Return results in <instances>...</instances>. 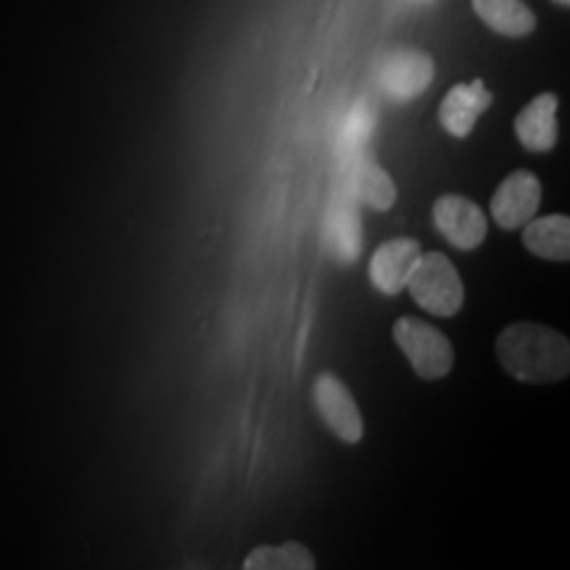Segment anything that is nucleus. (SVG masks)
<instances>
[{
    "label": "nucleus",
    "mask_w": 570,
    "mask_h": 570,
    "mask_svg": "<svg viewBox=\"0 0 570 570\" xmlns=\"http://www.w3.org/2000/svg\"><path fill=\"white\" fill-rule=\"evenodd\" d=\"M502 367L523 383H558L570 370V344L562 333L539 323H515L497 338Z\"/></svg>",
    "instance_id": "obj_1"
},
{
    "label": "nucleus",
    "mask_w": 570,
    "mask_h": 570,
    "mask_svg": "<svg viewBox=\"0 0 570 570\" xmlns=\"http://www.w3.org/2000/svg\"><path fill=\"white\" fill-rule=\"evenodd\" d=\"M407 288L417 306H423L425 312L436 317L458 315L462 302H465V288H462L458 269L449 262V256L441 252L420 254L417 265L407 281Z\"/></svg>",
    "instance_id": "obj_2"
},
{
    "label": "nucleus",
    "mask_w": 570,
    "mask_h": 570,
    "mask_svg": "<svg viewBox=\"0 0 570 570\" xmlns=\"http://www.w3.org/2000/svg\"><path fill=\"white\" fill-rule=\"evenodd\" d=\"M394 338L404 356L410 360L412 370L425 381L449 375L454 365V348L439 327L423 323L417 317H402L394 325Z\"/></svg>",
    "instance_id": "obj_3"
},
{
    "label": "nucleus",
    "mask_w": 570,
    "mask_h": 570,
    "mask_svg": "<svg viewBox=\"0 0 570 570\" xmlns=\"http://www.w3.org/2000/svg\"><path fill=\"white\" fill-rule=\"evenodd\" d=\"M433 61L431 56L415 48H396L377 67V85L386 92L391 101H412L423 96L428 85L433 82Z\"/></svg>",
    "instance_id": "obj_4"
},
{
    "label": "nucleus",
    "mask_w": 570,
    "mask_h": 570,
    "mask_svg": "<svg viewBox=\"0 0 570 570\" xmlns=\"http://www.w3.org/2000/svg\"><path fill=\"white\" fill-rule=\"evenodd\" d=\"M433 225L436 230L444 235V238L454 248H462V252H473L479 248L483 240H487V214L481 212V206L470 202L465 196H441L436 204H433Z\"/></svg>",
    "instance_id": "obj_5"
},
{
    "label": "nucleus",
    "mask_w": 570,
    "mask_h": 570,
    "mask_svg": "<svg viewBox=\"0 0 570 570\" xmlns=\"http://www.w3.org/2000/svg\"><path fill=\"white\" fill-rule=\"evenodd\" d=\"M315 407L323 417V423L346 444H356L365 433L360 407H356L352 391L344 386V381L333 373L317 375L315 381Z\"/></svg>",
    "instance_id": "obj_6"
},
{
    "label": "nucleus",
    "mask_w": 570,
    "mask_h": 570,
    "mask_svg": "<svg viewBox=\"0 0 570 570\" xmlns=\"http://www.w3.org/2000/svg\"><path fill=\"white\" fill-rule=\"evenodd\" d=\"M541 204V183L529 169H518L510 177H504L491 198V217L497 219L504 230L523 227L529 219L537 217Z\"/></svg>",
    "instance_id": "obj_7"
},
{
    "label": "nucleus",
    "mask_w": 570,
    "mask_h": 570,
    "mask_svg": "<svg viewBox=\"0 0 570 570\" xmlns=\"http://www.w3.org/2000/svg\"><path fill=\"white\" fill-rule=\"evenodd\" d=\"M325 252L336 262L352 265L362 252V217L346 190H336L325 212Z\"/></svg>",
    "instance_id": "obj_8"
},
{
    "label": "nucleus",
    "mask_w": 570,
    "mask_h": 570,
    "mask_svg": "<svg viewBox=\"0 0 570 570\" xmlns=\"http://www.w3.org/2000/svg\"><path fill=\"white\" fill-rule=\"evenodd\" d=\"M423 248L415 238H394L386 240L375 248L373 259H370V281L381 294L394 296L399 291L407 288V281L415 269Z\"/></svg>",
    "instance_id": "obj_9"
},
{
    "label": "nucleus",
    "mask_w": 570,
    "mask_h": 570,
    "mask_svg": "<svg viewBox=\"0 0 570 570\" xmlns=\"http://www.w3.org/2000/svg\"><path fill=\"white\" fill-rule=\"evenodd\" d=\"M491 98L494 96L487 90L483 80L454 85V88L446 92L444 101H441V127H444L452 138H468V135L473 132L475 122H479L481 114L491 106Z\"/></svg>",
    "instance_id": "obj_10"
},
{
    "label": "nucleus",
    "mask_w": 570,
    "mask_h": 570,
    "mask_svg": "<svg viewBox=\"0 0 570 570\" xmlns=\"http://www.w3.org/2000/svg\"><path fill=\"white\" fill-rule=\"evenodd\" d=\"M341 169L346 175V183L341 185V190H346L356 204H365L375 212H386L394 206L396 185L386 169L377 167L373 159L362 156V159L346 164Z\"/></svg>",
    "instance_id": "obj_11"
},
{
    "label": "nucleus",
    "mask_w": 570,
    "mask_h": 570,
    "mask_svg": "<svg viewBox=\"0 0 570 570\" xmlns=\"http://www.w3.org/2000/svg\"><path fill=\"white\" fill-rule=\"evenodd\" d=\"M515 135L525 151L547 154L558 142V96L541 92L518 114Z\"/></svg>",
    "instance_id": "obj_12"
},
{
    "label": "nucleus",
    "mask_w": 570,
    "mask_h": 570,
    "mask_svg": "<svg viewBox=\"0 0 570 570\" xmlns=\"http://www.w3.org/2000/svg\"><path fill=\"white\" fill-rule=\"evenodd\" d=\"M523 244L533 256L550 262L570 259V219L566 214L533 217L523 225Z\"/></svg>",
    "instance_id": "obj_13"
},
{
    "label": "nucleus",
    "mask_w": 570,
    "mask_h": 570,
    "mask_svg": "<svg viewBox=\"0 0 570 570\" xmlns=\"http://www.w3.org/2000/svg\"><path fill=\"white\" fill-rule=\"evenodd\" d=\"M375 130V109L367 101H356L336 130V156L341 167L367 154V142Z\"/></svg>",
    "instance_id": "obj_14"
},
{
    "label": "nucleus",
    "mask_w": 570,
    "mask_h": 570,
    "mask_svg": "<svg viewBox=\"0 0 570 570\" xmlns=\"http://www.w3.org/2000/svg\"><path fill=\"white\" fill-rule=\"evenodd\" d=\"M473 9L491 30L508 38H525L537 27V17L523 0H473Z\"/></svg>",
    "instance_id": "obj_15"
},
{
    "label": "nucleus",
    "mask_w": 570,
    "mask_h": 570,
    "mask_svg": "<svg viewBox=\"0 0 570 570\" xmlns=\"http://www.w3.org/2000/svg\"><path fill=\"white\" fill-rule=\"evenodd\" d=\"M246 570H312L315 558L298 541H285L277 547H256L244 562Z\"/></svg>",
    "instance_id": "obj_16"
},
{
    "label": "nucleus",
    "mask_w": 570,
    "mask_h": 570,
    "mask_svg": "<svg viewBox=\"0 0 570 570\" xmlns=\"http://www.w3.org/2000/svg\"><path fill=\"white\" fill-rule=\"evenodd\" d=\"M407 3H412V6H425V3H431V0H407Z\"/></svg>",
    "instance_id": "obj_17"
},
{
    "label": "nucleus",
    "mask_w": 570,
    "mask_h": 570,
    "mask_svg": "<svg viewBox=\"0 0 570 570\" xmlns=\"http://www.w3.org/2000/svg\"><path fill=\"white\" fill-rule=\"evenodd\" d=\"M554 3H558V6H568L570 0H554Z\"/></svg>",
    "instance_id": "obj_18"
}]
</instances>
